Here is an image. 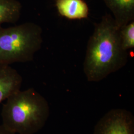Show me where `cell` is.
<instances>
[{
	"label": "cell",
	"instance_id": "obj_8",
	"mask_svg": "<svg viewBox=\"0 0 134 134\" xmlns=\"http://www.w3.org/2000/svg\"><path fill=\"white\" fill-rule=\"evenodd\" d=\"M22 5L18 0H0V25L15 24L20 19Z\"/></svg>",
	"mask_w": 134,
	"mask_h": 134
},
{
	"label": "cell",
	"instance_id": "obj_2",
	"mask_svg": "<svg viewBox=\"0 0 134 134\" xmlns=\"http://www.w3.org/2000/svg\"><path fill=\"white\" fill-rule=\"evenodd\" d=\"M49 114L47 101L32 88L10 96L1 112L2 124L16 134H35L45 126Z\"/></svg>",
	"mask_w": 134,
	"mask_h": 134
},
{
	"label": "cell",
	"instance_id": "obj_6",
	"mask_svg": "<svg viewBox=\"0 0 134 134\" xmlns=\"http://www.w3.org/2000/svg\"><path fill=\"white\" fill-rule=\"evenodd\" d=\"M113 15L117 26L121 29L134 20V0H102Z\"/></svg>",
	"mask_w": 134,
	"mask_h": 134
},
{
	"label": "cell",
	"instance_id": "obj_9",
	"mask_svg": "<svg viewBox=\"0 0 134 134\" xmlns=\"http://www.w3.org/2000/svg\"><path fill=\"white\" fill-rule=\"evenodd\" d=\"M120 38L123 49L128 51L134 47V20L120 29Z\"/></svg>",
	"mask_w": 134,
	"mask_h": 134
},
{
	"label": "cell",
	"instance_id": "obj_5",
	"mask_svg": "<svg viewBox=\"0 0 134 134\" xmlns=\"http://www.w3.org/2000/svg\"><path fill=\"white\" fill-rule=\"evenodd\" d=\"M23 77L10 65L0 64V103L20 90Z\"/></svg>",
	"mask_w": 134,
	"mask_h": 134
},
{
	"label": "cell",
	"instance_id": "obj_10",
	"mask_svg": "<svg viewBox=\"0 0 134 134\" xmlns=\"http://www.w3.org/2000/svg\"><path fill=\"white\" fill-rule=\"evenodd\" d=\"M0 134H16L14 132H12L3 124L0 125Z\"/></svg>",
	"mask_w": 134,
	"mask_h": 134
},
{
	"label": "cell",
	"instance_id": "obj_3",
	"mask_svg": "<svg viewBox=\"0 0 134 134\" xmlns=\"http://www.w3.org/2000/svg\"><path fill=\"white\" fill-rule=\"evenodd\" d=\"M42 34L41 26L32 22L7 28L0 27V64L32 61L41 48Z\"/></svg>",
	"mask_w": 134,
	"mask_h": 134
},
{
	"label": "cell",
	"instance_id": "obj_4",
	"mask_svg": "<svg viewBox=\"0 0 134 134\" xmlns=\"http://www.w3.org/2000/svg\"><path fill=\"white\" fill-rule=\"evenodd\" d=\"M93 134H134V115L124 109L110 110L98 121Z\"/></svg>",
	"mask_w": 134,
	"mask_h": 134
},
{
	"label": "cell",
	"instance_id": "obj_1",
	"mask_svg": "<svg viewBox=\"0 0 134 134\" xmlns=\"http://www.w3.org/2000/svg\"><path fill=\"white\" fill-rule=\"evenodd\" d=\"M129 54L121 45L120 29L106 14L94 24L88 40L83 70L87 81L98 82L125 66Z\"/></svg>",
	"mask_w": 134,
	"mask_h": 134
},
{
	"label": "cell",
	"instance_id": "obj_7",
	"mask_svg": "<svg viewBox=\"0 0 134 134\" xmlns=\"http://www.w3.org/2000/svg\"><path fill=\"white\" fill-rule=\"evenodd\" d=\"M56 7L61 15L70 19L87 18L89 8L83 0H56Z\"/></svg>",
	"mask_w": 134,
	"mask_h": 134
}]
</instances>
